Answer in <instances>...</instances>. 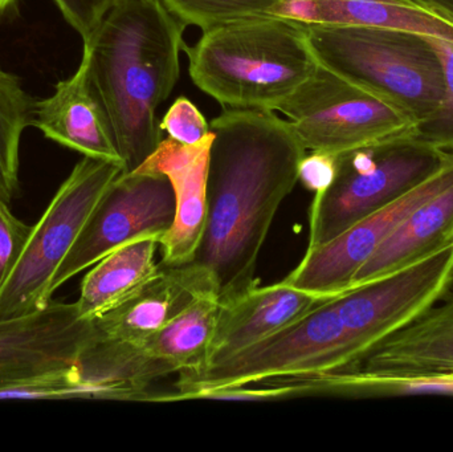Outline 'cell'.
<instances>
[{
  "instance_id": "obj_11",
  "label": "cell",
  "mask_w": 453,
  "mask_h": 452,
  "mask_svg": "<svg viewBox=\"0 0 453 452\" xmlns=\"http://www.w3.org/2000/svg\"><path fill=\"white\" fill-rule=\"evenodd\" d=\"M97 334L95 320L76 303H52L20 318L0 321V393L32 382L72 379L80 397L79 365Z\"/></svg>"
},
{
  "instance_id": "obj_24",
  "label": "cell",
  "mask_w": 453,
  "mask_h": 452,
  "mask_svg": "<svg viewBox=\"0 0 453 452\" xmlns=\"http://www.w3.org/2000/svg\"><path fill=\"white\" fill-rule=\"evenodd\" d=\"M282 0H162L186 26L202 31L255 16L272 15Z\"/></svg>"
},
{
  "instance_id": "obj_23",
  "label": "cell",
  "mask_w": 453,
  "mask_h": 452,
  "mask_svg": "<svg viewBox=\"0 0 453 452\" xmlns=\"http://www.w3.org/2000/svg\"><path fill=\"white\" fill-rule=\"evenodd\" d=\"M423 36L441 61L444 89L438 108L418 124L412 140L434 150L453 156V42L443 37Z\"/></svg>"
},
{
  "instance_id": "obj_12",
  "label": "cell",
  "mask_w": 453,
  "mask_h": 452,
  "mask_svg": "<svg viewBox=\"0 0 453 452\" xmlns=\"http://www.w3.org/2000/svg\"><path fill=\"white\" fill-rule=\"evenodd\" d=\"M453 185V156L422 185L390 206L354 223L332 241L306 249L285 283L319 296L349 291L357 272L391 233L420 204Z\"/></svg>"
},
{
  "instance_id": "obj_19",
  "label": "cell",
  "mask_w": 453,
  "mask_h": 452,
  "mask_svg": "<svg viewBox=\"0 0 453 452\" xmlns=\"http://www.w3.org/2000/svg\"><path fill=\"white\" fill-rule=\"evenodd\" d=\"M453 241V185L411 212L362 265L353 287L414 264Z\"/></svg>"
},
{
  "instance_id": "obj_16",
  "label": "cell",
  "mask_w": 453,
  "mask_h": 452,
  "mask_svg": "<svg viewBox=\"0 0 453 452\" xmlns=\"http://www.w3.org/2000/svg\"><path fill=\"white\" fill-rule=\"evenodd\" d=\"M201 295H215V292L203 272L193 263L182 265L161 263L158 275L127 302L95 318L96 326L109 339L142 348Z\"/></svg>"
},
{
  "instance_id": "obj_25",
  "label": "cell",
  "mask_w": 453,
  "mask_h": 452,
  "mask_svg": "<svg viewBox=\"0 0 453 452\" xmlns=\"http://www.w3.org/2000/svg\"><path fill=\"white\" fill-rule=\"evenodd\" d=\"M159 127L170 138L183 145L201 142L211 132L206 117L185 96H180L173 103L164 119L159 122Z\"/></svg>"
},
{
  "instance_id": "obj_10",
  "label": "cell",
  "mask_w": 453,
  "mask_h": 452,
  "mask_svg": "<svg viewBox=\"0 0 453 452\" xmlns=\"http://www.w3.org/2000/svg\"><path fill=\"white\" fill-rule=\"evenodd\" d=\"M174 217V190L167 177L141 170L121 172L106 188L56 271L50 295L53 296L73 276L130 241L146 236L161 241Z\"/></svg>"
},
{
  "instance_id": "obj_5",
  "label": "cell",
  "mask_w": 453,
  "mask_h": 452,
  "mask_svg": "<svg viewBox=\"0 0 453 452\" xmlns=\"http://www.w3.org/2000/svg\"><path fill=\"white\" fill-rule=\"evenodd\" d=\"M451 156L412 138L338 154L334 180L314 195L309 211L308 249L390 206L435 174Z\"/></svg>"
},
{
  "instance_id": "obj_14",
  "label": "cell",
  "mask_w": 453,
  "mask_h": 452,
  "mask_svg": "<svg viewBox=\"0 0 453 452\" xmlns=\"http://www.w3.org/2000/svg\"><path fill=\"white\" fill-rule=\"evenodd\" d=\"M32 126L50 140L84 157L124 166L111 122L90 82L84 56L77 71L56 84L52 96L35 103Z\"/></svg>"
},
{
  "instance_id": "obj_9",
  "label": "cell",
  "mask_w": 453,
  "mask_h": 452,
  "mask_svg": "<svg viewBox=\"0 0 453 452\" xmlns=\"http://www.w3.org/2000/svg\"><path fill=\"white\" fill-rule=\"evenodd\" d=\"M452 284L453 241L414 264L335 296L353 368L380 342L422 318Z\"/></svg>"
},
{
  "instance_id": "obj_17",
  "label": "cell",
  "mask_w": 453,
  "mask_h": 452,
  "mask_svg": "<svg viewBox=\"0 0 453 452\" xmlns=\"http://www.w3.org/2000/svg\"><path fill=\"white\" fill-rule=\"evenodd\" d=\"M380 342L353 369L372 376H453V292Z\"/></svg>"
},
{
  "instance_id": "obj_13",
  "label": "cell",
  "mask_w": 453,
  "mask_h": 452,
  "mask_svg": "<svg viewBox=\"0 0 453 452\" xmlns=\"http://www.w3.org/2000/svg\"><path fill=\"white\" fill-rule=\"evenodd\" d=\"M212 141V132L194 145L166 138L135 169L164 174L174 190V222L159 241L164 264H188L201 246L209 214L207 180Z\"/></svg>"
},
{
  "instance_id": "obj_7",
  "label": "cell",
  "mask_w": 453,
  "mask_h": 452,
  "mask_svg": "<svg viewBox=\"0 0 453 452\" xmlns=\"http://www.w3.org/2000/svg\"><path fill=\"white\" fill-rule=\"evenodd\" d=\"M273 111L288 117L306 151L333 156L410 140L419 124L401 106L321 64Z\"/></svg>"
},
{
  "instance_id": "obj_27",
  "label": "cell",
  "mask_w": 453,
  "mask_h": 452,
  "mask_svg": "<svg viewBox=\"0 0 453 452\" xmlns=\"http://www.w3.org/2000/svg\"><path fill=\"white\" fill-rule=\"evenodd\" d=\"M116 0H55L66 23L81 36L82 42L92 39Z\"/></svg>"
},
{
  "instance_id": "obj_6",
  "label": "cell",
  "mask_w": 453,
  "mask_h": 452,
  "mask_svg": "<svg viewBox=\"0 0 453 452\" xmlns=\"http://www.w3.org/2000/svg\"><path fill=\"white\" fill-rule=\"evenodd\" d=\"M354 360L335 297L300 320L220 363L182 372L177 400H199L212 390L272 379L349 371Z\"/></svg>"
},
{
  "instance_id": "obj_29",
  "label": "cell",
  "mask_w": 453,
  "mask_h": 452,
  "mask_svg": "<svg viewBox=\"0 0 453 452\" xmlns=\"http://www.w3.org/2000/svg\"><path fill=\"white\" fill-rule=\"evenodd\" d=\"M410 4L453 24V0H406Z\"/></svg>"
},
{
  "instance_id": "obj_26",
  "label": "cell",
  "mask_w": 453,
  "mask_h": 452,
  "mask_svg": "<svg viewBox=\"0 0 453 452\" xmlns=\"http://www.w3.org/2000/svg\"><path fill=\"white\" fill-rule=\"evenodd\" d=\"M32 226L26 225L11 211L10 203L0 199V286L20 257Z\"/></svg>"
},
{
  "instance_id": "obj_15",
  "label": "cell",
  "mask_w": 453,
  "mask_h": 452,
  "mask_svg": "<svg viewBox=\"0 0 453 452\" xmlns=\"http://www.w3.org/2000/svg\"><path fill=\"white\" fill-rule=\"evenodd\" d=\"M329 299L333 297L309 294L281 280L269 287L257 284L223 303L207 365L257 344Z\"/></svg>"
},
{
  "instance_id": "obj_22",
  "label": "cell",
  "mask_w": 453,
  "mask_h": 452,
  "mask_svg": "<svg viewBox=\"0 0 453 452\" xmlns=\"http://www.w3.org/2000/svg\"><path fill=\"white\" fill-rule=\"evenodd\" d=\"M35 103L20 79L0 68V199L10 204L18 195L21 135L32 126Z\"/></svg>"
},
{
  "instance_id": "obj_18",
  "label": "cell",
  "mask_w": 453,
  "mask_h": 452,
  "mask_svg": "<svg viewBox=\"0 0 453 452\" xmlns=\"http://www.w3.org/2000/svg\"><path fill=\"white\" fill-rule=\"evenodd\" d=\"M272 15L319 26L399 29L453 42V24L406 0H282Z\"/></svg>"
},
{
  "instance_id": "obj_30",
  "label": "cell",
  "mask_w": 453,
  "mask_h": 452,
  "mask_svg": "<svg viewBox=\"0 0 453 452\" xmlns=\"http://www.w3.org/2000/svg\"><path fill=\"white\" fill-rule=\"evenodd\" d=\"M15 3L16 0H0V16L4 15Z\"/></svg>"
},
{
  "instance_id": "obj_1",
  "label": "cell",
  "mask_w": 453,
  "mask_h": 452,
  "mask_svg": "<svg viewBox=\"0 0 453 452\" xmlns=\"http://www.w3.org/2000/svg\"><path fill=\"white\" fill-rule=\"evenodd\" d=\"M210 129L209 214L190 263L223 304L257 286L261 249L298 183L306 149L292 124L269 109H226Z\"/></svg>"
},
{
  "instance_id": "obj_28",
  "label": "cell",
  "mask_w": 453,
  "mask_h": 452,
  "mask_svg": "<svg viewBox=\"0 0 453 452\" xmlns=\"http://www.w3.org/2000/svg\"><path fill=\"white\" fill-rule=\"evenodd\" d=\"M337 174V156L311 151L305 154L298 167V182L314 195L324 193L332 185Z\"/></svg>"
},
{
  "instance_id": "obj_4",
  "label": "cell",
  "mask_w": 453,
  "mask_h": 452,
  "mask_svg": "<svg viewBox=\"0 0 453 452\" xmlns=\"http://www.w3.org/2000/svg\"><path fill=\"white\" fill-rule=\"evenodd\" d=\"M306 31L321 65L388 98L418 121L441 103L443 69L423 34L319 24H306Z\"/></svg>"
},
{
  "instance_id": "obj_8",
  "label": "cell",
  "mask_w": 453,
  "mask_h": 452,
  "mask_svg": "<svg viewBox=\"0 0 453 452\" xmlns=\"http://www.w3.org/2000/svg\"><path fill=\"white\" fill-rule=\"evenodd\" d=\"M124 172L117 162L84 157L58 188L15 267L0 286V321L42 310L52 302L50 284L111 182Z\"/></svg>"
},
{
  "instance_id": "obj_3",
  "label": "cell",
  "mask_w": 453,
  "mask_h": 452,
  "mask_svg": "<svg viewBox=\"0 0 453 452\" xmlns=\"http://www.w3.org/2000/svg\"><path fill=\"white\" fill-rule=\"evenodd\" d=\"M183 50L194 84L226 109L273 111L319 65L306 24L277 15L207 29Z\"/></svg>"
},
{
  "instance_id": "obj_20",
  "label": "cell",
  "mask_w": 453,
  "mask_h": 452,
  "mask_svg": "<svg viewBox=\"0 0 453 452\" xmlns=\"http://www.w3.org/2000/svg\"><path fill=\"white\" fill-rule=\"evenodd\" d=\"M159 238L146 236L130 241L96 263L81 284L76 304L84 318L95 320L127 302L154 276Z\"/></svg>"
},
{
  "instance_id": "obj_21",
  "label": "cell",
  "mask_w": 453,
  "mask_h": 452,
  "mask_svg": "<svg viewBox=\"0 0 453 452\" xmlns=\"http://www.w3.org/2000/svg\"><path fill=\"white\" fill-rule=\"evenodd\" d=\"M220 305L215 295L196 297L151 337L143 349L172 374L203 368L217 333Z\"/></svg>"
},
{
  "instance_id": "obj_2",
  "label": "cell",
  "mask_w": 453,
  "mask_h": 452,
  "mask_svg": "<svg viewBox=\"0 0 453 452\" xmlns=\"http://www.w3.org/2000/svg\"><path fill=\"white\" fill-rule=\"evenodd\" d=\"M186 28L162 0H116L84 42L90 82L125 172L138 169L164 140L157 109L180 80Z\"/></svg>"
}]
</instances>
